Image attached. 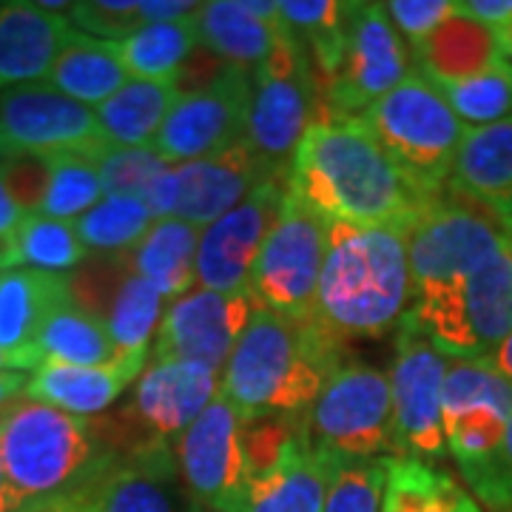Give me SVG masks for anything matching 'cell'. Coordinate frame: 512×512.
I'll use <instances>...</instances> for the list:
<instances>
[{
  "label": "cell",
  "mask_w": 512,
  "mask_h": 512,
  "mask_svg": "<svg viewBox=\"0 0 512 512\" xmlns=\"http://www.w3.org/2000/svg\"><path fill=\"white\" fill-rule=\"evenodd\" d=\"M325 254L328 222L288 191L251 274L256 305L291 322H311Z\"/></svg>",
  "instance_id": "obj_10"
},
{
  "label": "cell",
  "mask_w": 512,
  "mask_h": 512,
  "mask_svg": "<svg viewBox=\"0 0 512 512\" xmlns=\"http://www.w3.org/2000/svg\"><path fill=\"white\" fill-rule=\"evenodd\" d=\"M413 72V55L396 32L384 3H348V26L339 66L322 86L325 106L362 117Z\"/></svg>",
  "instance_id": "obj_12"
},
{
  "label": "cell",
  "mask_w": 512,
  "mask_h": 512,
  "mask_svg": "<svg viewBox=\"0 0 512 512\" xmlns=\"http://www.w3.org/2000/svg\"><path fill=\"white\" fill-rule=\"evenodd\" d=\"M276 177L248 143H239L183 165H171L148 191L146 205L154 220H180L208 228L237 208L256 185Z\"/></svg>",
  "instance_id": "obj_15"
},
{
  "label": "cell",
  "mask_w": 512,
  "mask_h": 512,
  "mask_svg": "<svg viewBox=\"0 0 512 512\" xmlns=\"http://www.w3.org/2000/svg\"><path fill=\"white\" fill-rule=\"evenodd\" d=\"M447 356L407 319L396 333V356L390 367L393 393V433L396 456L439 464L447 456L441 393L447 376Z\"/></svg>",
  "instance_id": "obj_16"
},
{
  "label": "cell",
  "mask_w": 512,
  "mask_h": 512,
  "mask_svg": "<svg viewBox=\"0 0 512 512\" xmlns=\"http://www.w3.org/2000/svg\"><path fill=\"white\" fill-rule=\"evenodd\" d=\"M302 427L313 450L336 464L396 456L390 376L345 359L325 379Z\"/></svg>",
  "instance_id": "obj_8"
},
{
  "label": "cell",
  "mask_w": 512,
  "mask_h": 512,
  "mask_svg": "<svg viewBox=\"0 0 512 512\" xmlns=\"http://www.w3.org/2000/svg\"><path fill=\"white\" fill-rule=\"evenodd\" d=\"M46 160H49V188L40 205L43 217L74 222L106 197L92 157L60 154V157H46Z\"/></svg>",
  "instance_id": "obj_37"
},
{
  "label": "cell",
  "mask_w": 512,
  "mask_h": 512,
  "mask_svg": "<svg viewBox=\"0 0 512 512\" xmlns=\"http://www.w3.org/2000/svg\"><path fill=\"white\" fill-rule=\"evenodd\" d=\"M407 322L453 362H481L512 333V248L487 237L421 259Z\"/></svg>",
  "instance_id": "obj_2"
},
{
  "label": "cell",
  "mask_w": 512,
  "mask_h": 512,
  "mask_svg": "<svg viewBox=\"0 0 512 512\" xmlns=\"http://www.w3.org/2000/svg\"><path fill=\"white\" fill-rule=\"evenodd\" d=\"M447 456L484 512H512V384L490 362H453L441 393Z\"/></svg>",
  "instance_id": "obj_6"
},
{
  "label": "cell",
  "mask_w": 512,
  "mask_h": 512,
  "mask_svg": "<svg viewBox=\"0 0 512 512\" xmlns=\"http://www.w3.org/2000/svg\"><path fill=\"white\" fill-rule=\"evenodd\" d=\"M458 12L470 15V18L481 20L490 29H504L512 23V0H467V3H456Z\"/></svg>",
  "instance_id": "obj_44"
},
{
  "label": "cell",
  "mask_w": 512,
  "mask_h": 512,
  "mask_svg": "<svg viewBox=\"0 0 512 512\" xmlns=\"http://www.w3.org/2000/svg\"><path fill=\"white\" fill-rule=\"evenodd\" d=\"M220 396V373L200 362H148L128 402L109 416L123 453L171 444Z\"/></svg>",
  "instance_id": "obj_11"
},
{
  "label": "cell",
  "mask_w": 512,
  "mask_h": 512,
  "mask_svg": "<svg viewBox=\"0 0 512 512\" xmlns=\"http://www.w3.org/2000/svg\"><path fill=\"white\" fill-rule=\"evenodd\" d=\"M3 501H6V481H3V467H0V512H3Z\"/></svg>",
  "instance_id": "obj_53"
},
{
  "label": "cell",
  "mask_w": 512,
  "mask_h": 512,
  "mask_svg": "<svg viewBox=\"0 0 512 512\" xmlns=\"http://www.w3.org/2000/svg\"><path fill=\"white\" fill-rule=\"evenodd\" d=\"M128 80L131 77L120 55V43L97 40L77 29L69 37V43L60 49L55 66L46 77V83L55 86L57 92H63L89 109L103 106Z\"/></svg>",
  "instance_id": "obj_29"
},
{
  "label": "cell",
  "mask_w": 512,
  "mask_h": 512,
  "mask_svg": "<svg viewBox=\"0 0 512 512\" xmlns=\"http://www.w3.org/2000/svg\"><path fill=\"white\" fill-rule=\"evenodd\" d=\"M72 35L69 18L43 12L35 0L0 3V94L43 83Z\"/></svg>",
  "instance_id": "obj_23"
},
{
  "label": "cell",
  "mask_w": 512,
  "mask_h": 512,
  "mask_svg": "<svg viewBox=\"0 0 512 512\" xmlns=\"http://www.w3.org/2000/svg\"><path fill=\"white\" fill-rule=\"evenodd\" d=\"M9 268V248L0 242V271H6Z\"/></svg>",
  "instance_id": "obj_52"
},
{
  "label": "cell",
  "mask_w": 512,
  "mask_h": 512,
  "mask_svg": "<svg viewBox=\"0 0 512 512\" xmlns=\"http://www.w3.org/2000/svg\"><path fill=\"white\" fill-rule=\"evenodd\" d=\"M123 456L109 416H74L18 399L0 416L3 512H43L83 498Z\"/></svg>",
  "instance_id": "obj_3"
},
{
  "label": "cell",
  "mask_w": 512,
  "mask_h": 512,
  "mask_svg": "<svg viewBox=\"0 0 512 512\" xmlns=\"http://www.w3.org/2000/svg\"><path fill=\"white\" fill-rule=\"evenodd\" d=\"M92 160L97 165L106 197H128L143 202L154 183L171 168L154 148H128L114 143L97 151Z\"/></svg>",
  "instance_id": "obj_39"
},
{
  "label": "cell",
  "mask_w": 512,
  "mask_h": 512,
  "mask_svg": "<svg viewBox=\"0 0 512 512\" xmlns=\"http://www.w3.org/2000/svg\"><path fill=\"white\" fill-rule=\"evenodd\" d=\"M498 43H501V55L512 66V23H507L504 29H498Z\"/></svg>",
  "instance_id": "obj_50"
},
{
  "label": "cell",
  "mask_w": 512,
  "mask_h": 512,
  "mask_svg": "<svg viewBox=\"0 0 512 512\" xmlns=\"http://www.w3.org/2000/svg\"><path fill=\"white\" fill-rule=\"evenodd\" d=\"M200 228L180 220H157L137 248L126 254L128 268L143 276L165 302H177L180 296L197 288V248Z\"/></svg>",
  "instance_id": "obj_28"
},
{
  "label": "cell",
  "mask_w": 512,
  "mask_h": 512,
  "mask_svg": "<svg viewBox=\"0 0 512 512\" xmlns=\"http://www.w3.org/2000/svg\"><path fill=\"white\" fill-rule=\"evenodd\" d=\"M362 117L416 194L444 197L467 126L427 77L413 69Z\"/></svg>",
  "instance_id": "obj_7"
},
{
  "label": "cell",
  "mask_w": 512,
  "mask_h": 512,
  "mask_svg": "<svg viewBox=\"0 0 512 512\" xmlns=\"http://www.w3.org/2000/svg\"><path fill=\"white\" fill-rule=\"evenodd\" d=\"M436 89L464 126H490L512 117V66L507 60L476 77L458 83H439Z\"/></svg>",
  "instance_id": "obj_38"
},
{
  "label": "cell",
  "mask_w": 512,
  "mask_h": 512,
  "mask_svg": "<svg viewBox=\"0 0 512 512\" xmlns=\"http://www.w3.org/2000/svg\"><path fill=\"white\" fill-rule=\"evenodd\" d=\"M336 470L339 464L316 453L299 424L274 467L248 478L222 512H325Z\"/></svg>",
  "instance_id": "obj_21"
},
{
  "label": "cell",
  "mask_w": 512,
  "mask_h": 512,
  "mask_svg": "<svg viewBox=\"0 0 512 512\" xmlns=\"http://www.w3.org/2000/svg\"><path fill=\"white\" fill-rule=\"evenodd\" d=\"M148 362H151V350L120 353L109 365L92 367L43 362L29 376L26 399H35V402L66 410L74 416L94 419L97 413L109 410L111 404L143 376Z\"/></svg>",
  "instance_id": "obj_22"
},
{
  "label": "cell",
  "mask_w": 512,
  "mask_h": 512,
  "mask_svg": "<svg viewBox=\"0 0 512 512\" xmlns=\"http://www.w3.org/2000/svg\"><path fill=\"white\" fill-rule=\"evenodd\" d=\"M92 512H205L185 487L171 444L128 450L89 493Z\"/></svg>",
  "instance_id": "obj_20"
},
{
  "label": "cell",
  "mask_w": 512,
  "mask_h": 512,
  "mask_svg": "<svg viewBox=\"0 0 512 512\" xmlns=\"http://www.w3.org/2000/svg\"><path fill=\"white\" fill-rule=\"evenodd\" d=\"M345 359V342L316 319L291 322L256 308L220 373V396L242 419H302Z\"/></svg>",
  "instance_id": "obj_4"
},
{
  "label": "cell",
  "mask_w": 512,
  "mask_h": 512,
  "mask_svg": "<svg viewBox=\"0 0 512 512\" xmlns=\"http://www.w3.org/2000/svg\"><path fill=\"white\" fill-rule=\"evenodd\" d=\"M35 353L40 365L55 362L74 367L109 365L120 356L111 342L106 319L80 308L74 299L46 319L35 342Z\"/></svg>",
  "instance_id": "obj_32"
},
{
  "label": "cell",
  "mask_w": 512,
  "mask_h": 512,
  "mask_svg": "<svg viewBox=\"0 0 512 512\" xmlns=\"http://www.w3.org/2000/svg\"><path fill=\"white\" fill-rule=\"evenodd\" d=\"M322 103V89L305 46L291 35L279 37L274 52L254 69L245 143L276 174H288L293 151Z\"/></svg>",
  "instance_id": "obj_9"
},
{
  "label": "cell",
  "mask_w": 512,
  "mask_h": 512,
  "mask_svg": "<svg viewBox=\"0 0 512 512\" xmlns=\"http://www.w3.org/2000/svg\"><path fill=\"white\" fill-rule=\"evenodd\" d=\"M43 512H92V507H89V495H83V498H74V501H66L60 507H52V510Z\"/></svg>",
  "instance_id": "obj_49"
},
{
  "label": "cell",
  "mask_w": 512,
  "mask_h": 512,
  "mask_svg": "<svg viewBox=\"0 0 512 512\" xmlns=\"http://www.w3.org/2000/svg\"><path fill=\"white\" fill-rule=\"evenodd\" d=\"M413 305L407 231L328 222L313 319L339 342L382 339Z\"/></svg>",
  "instance_id": "obj_5"
},
{
  "label": "cell",
  "mask_w": 512,
  "mask_h": 512,
  "mask_svg": "<svg viewBox=\"0 0 512 512\" xmlns=\"http://www.w3.org/2000/svg\"><path fill=\"white\" fill-rule=\"evenodd\" d=\"M251 86L248 69L222 63L202 86L183 92L151 148L168 165H183L245 143Z\"/></svg>",
  "instance_id": "obj_13"
},
{
  "label": "cell",
  "mask_w": 512,
  "mask_h": 512,
  "mask_svg": "<svg viewBox=\"0 0 512 512\" xmlns=\"http://www.w3.org/2000/svg\"><path fill=\"white\" fill-rule=\"evenodd\" d=\"M384 6H387V15H390L396 32L402 35L410 52L421 46L444 20L456 12L453 0H393Z\"/></svg>",
  "instance_id": "obj_42"
},
{
  "label": "cell",
  "mask_w": 512,
  "mask_h": 512,
  "mask_svg": "<svg viewBox=\"0 0 512 512\" xmlns=\"http://www.w3.org/2000/svg\"><path fill=\"white\" fill-rule=\"evenodd\" d=\"M154 222L157 220L143 200L103 197L92 211L74 220V231L92 254L114 256L137 248V242L146 237Z\"/></svg>",
  "instance_id": "obj_36"
},
{
  "label": "cell",
  "mask_w": 512,
  "mask_h": 512,
  "mask_svg": "<svg viewBox=\"0 0 512 512\" xmlns=\"http://www.w3.org/2000/svg\"><path fill=\"white\" fill-rule=\"evenodd\" d=\"M183 97L177 80H137L131 77L120 92L109 97L94 114L106 140L114 146L151 148L165 117Z\"/></svg>",
  "instance_id": "obj_30"
},
{
  "label": "cell",
  "mask_w": 512,
  "mask_h": 512,
  "mask_svg": "<svg viewBox=\"0 0 512 512\" xmlns=\"http://www.w3.org/2000/svg\"><path fill=\"white\" fill-rule=\"evenodd\" d=\"M507 453H510V461H512V419H510V433H507Z\"/></svg>",
  "instance_id": "obj_54"
},
{
  "label": "cell",
  "mask_w": 512,
  "mask_h": 512,
  "mask_svg": "<svg viewBox=\"0 0 512 512\" xmlns=\"http://www.w3.org/2000/svg\"><path fill=\"white\" fill-rule=\"evenodd\" d=\"M109 146L97 114L55 86L26 83L0 94V160L9 157H94Z\"/></svg>",
  "instance_id": "obj_14"
},
{
  "label": "cell",
  "mask_w": 512,
  "mask_h": 512,
  "mask_svg": "<svg viewBox=\"0 0 512 512\" xmlns=\"http://www.w3.org/2000/svg\"><path fill=\"white\" fill-rule=\"evenodd\" d=\"M450 188L484 205L498 220H512V117L464 131Z\"/></svg>",
  "instance_id": "obj_25"
},
{
  "label": "cell",
  "mask_w": 512,
  "mask_h": 512,
  "mask_svg": "<svg viewBox=\"0 0 512 512\" xmlns=\"http://www.w3.org/2000/svg\"><path fill=\"white\" fill-rule=\"evenodd\" d=\"M6 248L9 268H32L46 274H74L92 259V251L74 231V222L52 220L43 214H29Z\"/></svg>",
  "instance_id": "obj_34"
},
{
  "label": "cell",
  "mask_w": 512,
  "mask_h": 512,
  "mask_svg": "<svg viewBox=\"0 0 512 512\" xmlns=\"http://www.w3.org/2000/svg\"><path fill=\"white\" fill-rule=\"evenodd\" d=\"M26 211L20 208L15 197L9 194V188H6V180H3V171H0V242L3 245H9L12 237L20 231V225L26 222Z\"/></svg>",
  "instance_id": "obj_45"
},
{
  "label": "cell",
  "mask_w": 512,
  "mask_h": 512,
  "mask_svg": "<svg viewBox=\"0 0 512 512\" xmlns=\"http://www.w3.org/2000/svg\"><path fill=\"white\" fill-rule=\"evenodd\" d=\"M200 46L197 20L194 15L185 20L151 23L143 26L120 43V55L126 63L128 77L137 80H177L180 69L191 60Z\"/></svg>",
  "instance_id": "obj_33"
},
{
  "label": "cell",
  "mask_w": 512,
  "mask_h": 512,
  "mask_svg": "<svg viewBox=\"0 0 512 512\" xmlns=\"http://www.w3.org/2000/svg\"><path fill=\"white\" fill-rule=\"evenodd\" d=\"M0 171L9 194L26 214H40L49 188V160L46 157H9L0 160Z\"/></svg>",
  "instance_id": "obj_43"
},
{
  "label": "cell",
  "mask_w": 512,
  "mask_h": 512,
  "mask_svg": "<svg viewBox=\"0 0 512 512\" xmlns=\"http://www.w3.org/2000/svg\"><path fill=\"white\" fill-rule=\"evenodd\" d=\"M285 180L313 214L356 228L410 231L436 202L410 188L365 117L339 114L325 100L293 151Z\"/></svg>",
  "instance_id": "obj_1"
},
{
  "label": "cell",
  "mask_w": 512,
  "mask_h": 512,
  "mask_svg": "<svg viewBox=\"0 0 512 512\" xmlns=\"http://www.w3.org/2000/svg\"><path fill=\"white\" fill-rule=\"evenodd\" d=\"M165 305L168 302L163 296L154 291L143 276H137L128 268L106 313V328L117 353L151 350V336L163 325Z\"/></svg>",
  "instance_id": "obj_35"
},
{
  "label": "cell",
  "mask_w": 512,
  "mask_h": 512,
  "mask_svg": "<svg viewBox=\"0 0 512 512\" xmlns=\"http://www.w3.org/2000/svg\"><path fill=\"white\" fill-rule=\"evenodd\" d=\"M410 55L416 63V72L427 77L433 86L476 77L504 60L498 32L484 26L481 20L458 12V6Z\"/></svg>",
  "instance_id": "obj_27"
},
{
  "label": "cell",
  "mask_w": 512,
  "mask_h": 512,
  "mask_svg": "<svg viewBox=\"0 0 512 512\" xmlns=\"http://www.w3.org/2000/svg\"><path fill=\"white\" fill-rule=\"evenodd\" d=\"M242 427L245 419L217 396L202 410L200 419L174 441L185 487L205 512L225 510L248 481Z\"/></svg>",
  "instance_id": "obj_19"
},
{
  "label": "cell",
  "mask_w": 512,
  "mask_h": 512,
  "mask_svg": "<svg viewBox=\"0 0 512 512\" xmlns=\"http://www.w3.org/2000/svg\"><path fill=\"white\" fill-rule=\"evenodd\" d=\"M484 362H490V365L512 384V333L493 350V353H490V356H487V359H484Z\"/></svg>",
  "instance_id": "obj_47"
},
{
  "label": "cell",
  "mask_w": 512,
  "mask_h": 512,
  "mask_svg": "<svg viewBox=\"0 0 512 512\" xmlns=\"http://www.w3.org/2000/svg\"><path fill=\"white\" fill-rule=\"evenodd\" d=\"M77 32L109 40V43H123L126 37L140 32L148 26L143 0H89V3H74L69 15Z\"/></svg>",
  "instance_id": "obj_41"
},
{
  "label": "cell",
  "mask_w": 512,
  "mask_h": 512,
  "mask_svg": "<svg viewBox=\"0 0 512 512\" xmlns=\"http://www.w3.org/2000/svg\"><path fill=\"white\" fill-rule=\"evenodd\" d=\"M200 43L231 66H259L274 52L285 23L276 0H211L197 9Z\"/></svg>",
  "instance_id": "obj_24"
},
{
  "label": "cell",
  "mask_w": 512,
  "mask_h": 512,
  "mask_svg": "<svg viewBox=\"0 0 512 512\" xmlns=\"http://www.w3.org/2000/svg\"><path fill=\"white\" fill-rule=\"evenodd\" d=\"M387 458L339 464L330 481L325 512H382Z\"/></svg>",
  "instance_id": "obj_40"
},
{
  "label": "cell",
  "mask_w": 512,
  "mask_h": 512,
  "mask_svg": "<svg viewBox=\"0 0 512 512\" xmlns=\"http://www.w3.org/2000/svg\"><path fill=\"white\" fill-rule=\"evenodd\" d=\"M382 512H484L470 490L421 458H387Z\"/></svg>",
  "instance_id": "obj_31"
},
{
  "label": "cell",
  "mask_w": 512,
  "mask_h": 512,
  "mask_svg": "<svg viewBox=\"0 0 512 512\" xmlns=\"http://www.w3.org/2000/svg\"><path fill=\"white\" fill-rule=\"evenodd\" d=\"M498 228L504 231V237H507V242H510L512 248V220H498Z\"/></svg>",
  "instance_id": "obj_51"
},
{
  "label": "cell",
  "mask_w": 512,
  "mask_h": 512,
  "mask_svg": "<svg viewBox=\"0 0 512 512\" xmlns=\"http://www.w3.org/2000/svg\"><path fill=\"white\" fill-rule=\"evenodd\" d=\"M256 308L251 291L217 293L194 288L165 308L151 362H200L222 373Z\"/></svg>",
  "instance_id": "obj_17"
},
{
  "label": "cell",
  "mask_w": 512,
  "mask_h": 512,
  "mask_svg": "<svg viewBox=\"0 0 512 512\" xmlns=\"http://www.w3.org/2000/svg\"><path fill=\"white\" fill-rule=\"evenodd\" d=\"M72 302L69 274H46L32 268L0 271V348L35 359V342L46 319Z\"/></svg>",
  "instance_id": "obj_26"
},
{
  "label": "cell",
  "mask_w": 512,
  "mask_h": 512,
  "mask_svg": "<svg viewBox=\"0 0 512 512\" xmlns=\"http://www.w3.org/2000/svg\"><path fill=\"white\" fill-rule=\"evenodd\" d=\"M288 194L285 174L268 177L222 220L202 228L197 248V282L205 291L242 293L251 285L259 251L274 228Z\"/></svg>",
  "instance_id": "obj_18"
},
{
  "label": "cell",
  "mask_w": 512,
  "mask_h": 512,
  "mask_svg": "<svg viewBox=\"0 0 512 512\" xmlns=\"http://www.w3.org/2000/svg\"><path fill=\"white\" fill-rule=\"evenodd\" d=\"M35 359H26V356H15V353H6V350L0 348V373L3 370H23V373H32L37 370Z\"/></svg>",
  "instance_id": "obj_48"
},
{
  "label": "cell",
  "mask_w": 512,
  "mask_h": 512,
  "mask_svg": "<svg viewBox=\"0 0 512 512\" xmlns=\"http://www.w3.org/2000/svg\"><path fill=\"white\" fill-rule=\"evenodd\" d=\"M32 373H23V370H3L0 373V416L26 396V384H29Z\"/></svg>",
  "instance_id": "obj_46"
}]
</instances>
